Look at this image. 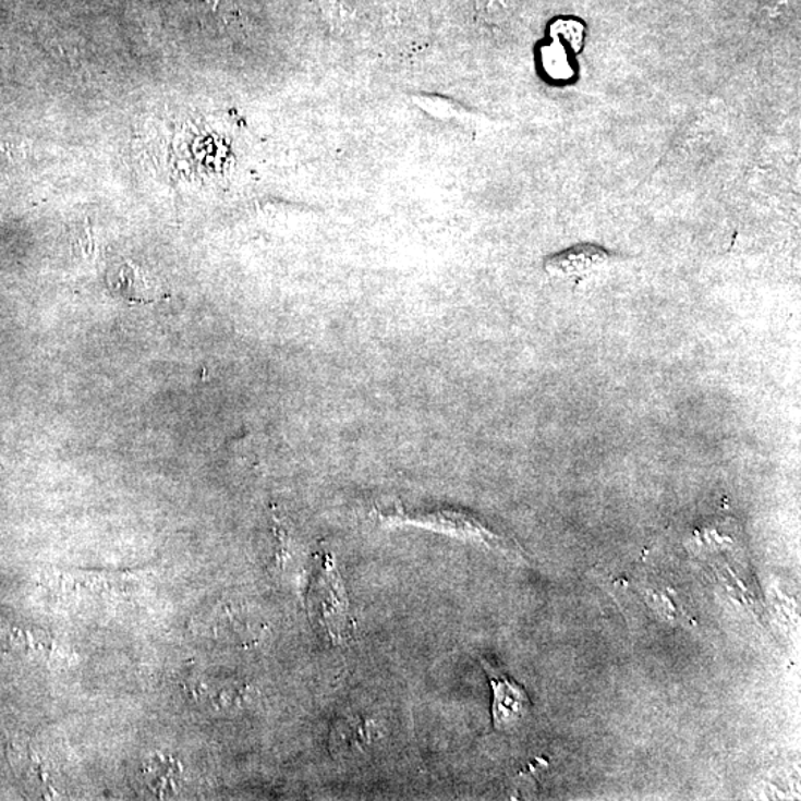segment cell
<instances>
[{"label": "cell", "instance_id": "obj_1", "mask_svg": "<svg viewBox=\"0 0 801 801\" xmlns=\"http://www.w3.org/2000/svg\"><path fill=\"white\" fill-rule=\"evenodd\" d=\"M307 607L312 619L335 643H343L351 636L352 619L347 591L331 557L324 558L323 567L312 582Z\"/></svg>", "mask_w": 801, "mask_h": 801}, {"label": "cell", "instance_id": "obj_2", "mask_svg": "<svg viewBox=\"0 0 801 801\" xmlns=\"http://www.w3.org/2000/svg\"><path fill=\"white\" fill-rule=\"evenodd\" d=\"M381 520L386 523L413 524L421 525L437 532L449 533L451 536L462 537V539H471L484 542L488 545H500V537L486 527L478 519L471 513L463 511H437L430 513H409L397 509L393 513H380Z\"/></svg>", "mask_w": 801, "mask_h": 801}, {"label": "cell", "instance_id": "obj_3", "mask_svg": "<svg viewBox=\"0 0 801 801\" xmlns=\"http://www.w3.org/2000/svg\"><path fill=\"white\" fill-rule=\"evenodd\" d=\"M483 668L486 669L493 694H495V697H493V720H495L496 729H508L529 713L530 700L527 693L521 685L508 679L499 669L491 667L487 660H483Z\"/></svg>", "mask_w": 801, "mask_h": 801}, {"label": "cell", "instance_id": "obj_4", "mask_svg": "<svg viewBox=\"0 0 801 801\" xmlns=\"http://www.w3.org/2000/svg\"><path fill=\"white\" fill-rule=\"evenodd\" d=\"M615 260V254L595 244H578L554 254L545 262V269L556 278L581 279Z\"/></svg>", "mask_w": 801, "mask_h": 801}, {"label": "cell", "instance_id": "obj_5", "mask_svg": "<svg viewBox=\"0 0 801 801\" xmlns=\"http://www.w3.org/2000/svg\"><path fill=\"white\" fill-rule=\"evenodd\" d=\"M513 7H515V0H476L480 14L491 22L505 19Z\"/></svg>", "mask_w": 801, "mask_h": 801}]
</instances>
